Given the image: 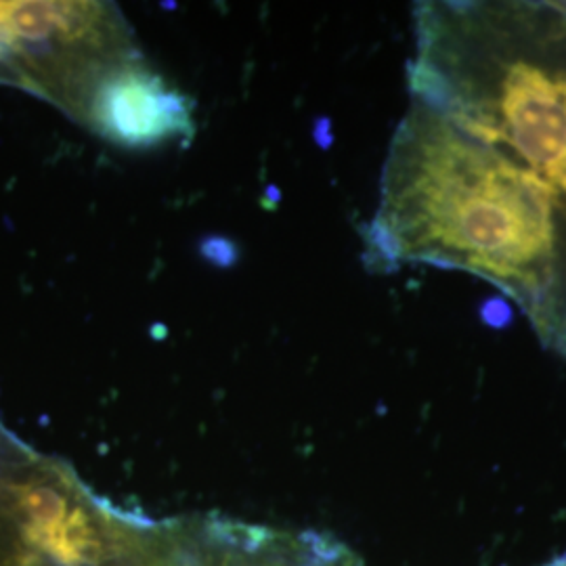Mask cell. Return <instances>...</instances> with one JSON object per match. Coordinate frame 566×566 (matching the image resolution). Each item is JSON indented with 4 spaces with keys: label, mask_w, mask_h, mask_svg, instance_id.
<instances>
[{
    "label": "cell",
    "mask_w": 566,
    "mask_h": 566,
    "mask_svg": "<svg viewBox=\"0 0 566 566\" xmlns=\"http://www.w3.org/2000/svg\"><path fill=\"white\" fill-rule=\"evenodd\" d=\"M380 269L434 264L497 285L566 353V198L504 149L413 99L367 231Z\"/></svg>",
    "instance_id": "obj_1"
},
{
    "label": "cell",
    "mask_w": 566,
    "mask_h": 566,
    "mask_svg": "<svg viewBox=\"0 0 566 566\" xmlns=\"http://www.w3.org/2000/svg\"><path fill=\"white\" fill-rule=\"evenodd\" d=\"M413 99L491 143L566 198V7L426 2Z\"/></svg>",
    "instance_id": "obj_2"
},
{
    "label": "cell",
    "mask_w": 566,
    "mask_h": 566,
    "mask_svg": "<svg viewBox=\"0 0 566 566\" xmlns=\"http://www.w3.org/2000/svg\"><path fill=\"white\" fill-rule=\"evenodd\" d=\"M145 63L107 2H0V81L18 84L93 128L109 88Z\"/></svg>",
    "instance_id": "obj_3"
},
{
    "label": "cell",
    "mask_w": 566,
    "mask_h": 566,
    "mask_svg": "<svg viewBox=\"0 0 566 566\" xmlns=\"http://www.w3.org/2000/svg\"><path fill=\"white\" fill-rule=\"evenodd\" d=\"M102 566H353L343 549L223 518L143 523L124 516Z\"/></svg>",
    "instance_id": "obj_4"
}]
</instances>
